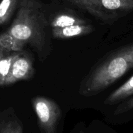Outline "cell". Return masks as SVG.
<instances>
[{
	"label": "cell",
	"mask_w": 133,
	"mask_h": 133,
	"mask_svg": "<svg viewBox=\"0 0 133 133\" xmlns=\"http://www.w3.org/2000/svg\"><path fill=\"white\" fill-rule=\"evenodd\" d=\"M133 95V76L111 93L104 100L107 105H114L123 102Z\"/></svg>",
	"instance_id": "obj_9"
},
{
	"label": "cell",
	"mask_w": 133,
	"mask_h": 133,
	"mask_svg": "<svg viewBox=\"0 0 133 133\" xmlns=\"http://www.w3.org/2000/svg\"><path fill=\"white\" fill-rule=\"evenodd\" d=\"M19 1L20 0L0 1V26L9 22L15 10L18 9Z\"/></svg>",
	"instance_id": "obj_11"
},
{
	"label": "cell",
	"mask_w": 133,
	"mask_h": 133,
	"mask_svg": "<svg viewBox=\"0 0 133 133\" xmlns=\"http://www.w3.org/2000/svg\"><path fill=\"white\" fill-rule=\"evenodd\" d=\"M133 67V42L118 48L96 63L82 80L79 93L96 95L115 83Z\"/></svg>",
	"instance_id": "obj_2"
},
{
	"label": "cell",
	"mask_w": 133,
	"mask_h": 133,
	"mask_svg": "<svg viewBox=\"0 0 133 133\" xmlns=\"http://www.w3.org/2000/svg\"><path fill=\"white\" fill-rule=\"evenodd\" d=\"M19 52H9L0 48V86H5L12 63Z\"/></svg>",
	"instance_id": "obj_10"
},
{
	"label": "cell",
	"mask_w": 133,
	"mask_h": 133,
	"mask_svg": "<svg viewBox=\"0 0 133 133\" xmlns=\"http://www.w3.org/2000/svg\"><path fill=\"white\" fill-rule=\"evenodd\" d=\"M35 73L33 58L29 52L22 50L14 59L5 79V86L13 84L22 80H28Z\"/></svg>",
	"instance_id": "obj_5"
},
{
	"label": "cell",
	"mask_w": 133,
	"mask_h": 133,
	"mask_svg": "<svg viewBox=\"0 0 133 133\" xmlns=\"http://www.w3.org/2000/svg\"><path fill=\"white\" fill-rule=\"evenodd\" d=\"M132 110H133V96L130 99H127L124 101L122 102V103L117 106L116 109L114 111V115L122 114Z\"/></svg>",
	"instance_id": "obj_13"
},
{
	"label": "cell",
	"mask_w": 133,
	"mask_h": 133,
	"mask_svg": "<svg viewBox=\"0 0 133 133\" xmlns=\"http://www.w3.org/2000/svg\"><path fill=\"white\" fill-rule=\"evenodd\" d=\"M0 133H23V124L12 108L0 112Z\"/></svg>",
	"instance_id": "obj_8"
},
{
	"label": "cell",
	"mask_w": 133,
	"mask_h": 133,
	"mask_svg": "<svg viewBox=\"0 0 133 133\" xmlns=\"http://www.w3.org/2000/svg\"><path fill=\"white\" fill-rule=\"evenodd\" d=\"M32 105L41 133H57L62 114L58 104L45 96H36L32 99Z\"/></svg>",
	"instance_id": "obj_4"
},
{
	"label": "cell",
	"mask_w": 133,
	"mask_h": 133,
	"mask_svg": "<svg viewBox=\"0 0 133 133\" xmlns=\"http://www.w3.org/2000/svg\"><path fill=\"white\" fill-rule=\"evenodd\" d=\"M49 26L51 29L64 27L73 25L87 24L88 21L82 18L77 13L70 9L59 10L49 16Z\"/></svg>",
	"instance_id": "obj_6"
},
{
	"label": "cell",
	"mask_w": 133,
	"mask_h": 133,
	"mask_svg": "<svg viewBox=\"0 0 133 133\" xmlns=\"http://www.w3.org/2000/svg\"><path fill=\"white\" fill-rule=\"evenodd\" d=\"M48 18L39 0H20L15 18L6 31L18 41L31 46L43 61L53 49Z\"/></svg>",
	"instance_id": "obj_1"
},
{
	"label": "cell",
	"mask_w": 133,
	"mask_h": 133,
	"mask_svg": "<svg viewBox=\"0 0 133 133\" xmlns=\"http://www.w3.org/2000/svg\"><path fill=\"white\" fill-rule=\"evenodd\" d=\"M105 23H112L133 11V0H63Z\"/></svg>",
	"instance_id": "obj_3"
},
{
	"label": "cell",
	"mask_w": 133,
	"mask_h": 133,
	"mask_svg": "<svg viewBox=\"0 0 133 133\" xmlns=\"http://www.w3.org/2000/svg\"><path fill=\"white\" fill-rule=\"evenodd\" d=\"M25 44L18 41L7 31L0 33V48L9 52H19L23 50Z\"/></svg>",
	"instance_id": "obj_12"
},
{
	"label": "cell",
	"mask_w": 133,
	"mask_h": 133,
	"mask_svg": "<svg viewBox=\"0 0 133 133\" xmlns=\"http://www.w3.org/2000/svg\"><path fill=\"white\" fill-rule=\"evenodd\" d=\"M79 133H84V132H83V131H81Z\"/></svg>",
	"instance_id": "obj_14"
},
{
	"label": "cell",
	"mask_w": 133,
	"mask_h": 133,
	"mask_svg": "<svg viewBox=\"0 0 133 133\" xmlns=\"http://www.w3.org/2000/svg\"><path fill=\"white\" fill-rule=\"evenodd\" d=\"M96 30L94 26L91 23L73 25L64 27L51 29L53 38L59 39H71L77 37L89 35Z\"/></svg>",
	"instance_id": "obj_7"
}]
</instances>
